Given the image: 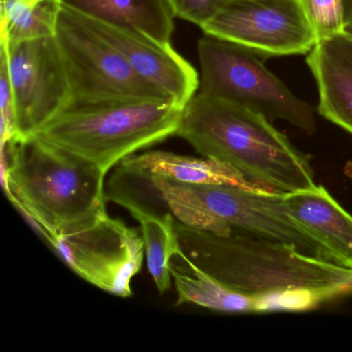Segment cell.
<instances>
[{"label": "cell", "mask_w": 352, "mask_h": 352, "mask_svg": "<svg viewBox=\"0 0 352 352\" xmlns=\"http://www.w3.org/2000/svg\"><path fill=\"white\" fill-rule=\"evenodd\" d=\"M201 30L259 56L308 54L318 42L298 0H236Z\"/></svg>", "instance_id": "cell-8"}, {"label": "cell", "mask_w": 352, "mask_h": 352, "mask_svg": "<svg viewBox=\"0 0 352 352\" xmlns=\"http://www.w3.org/2000/svg\"><path fill=\"white\" fill-rule=\"evenodd\" d=\"M15 94L16 137H34L71 104L67 69L55 36L0 41Z\"/></svg>", "instance_id": "cell-9"}, {"label": "cell", "mask_w": 352, "mask_h": 352, "mask_svg": "<svg viewBox=\"0 0 352 352\" xmlns=\"http://www.w3.org/2000/svg\"><path fill=\"white\" fill-rule=\"evenodd\" d=\"M182 109L166 100L71 104L34 137L108 173L135 152L176 135Z\"/></svg>", "instance_id": "cell-4"}, {"label": "cell", "mask_w": 352, "mask_h": 352, "mask_svg": "<svg viewBox=\"0 0 352 352\" xmlns=\"http://www.w3.org/2000/svg\"><path fill=\"white\" fill-rule=\"evenodd\" d=\"M236 0H168L175 18L203 28L218 12Z\"/></svg>", "instance_id": "cell-21"}, {"label": "cell", "mask_w": 352, "mask_h": 352, "mask_svg": "<svg viewBox=\"0 0 352 352\" xmlns=\"http://www.w3.org/2000/svg\"><path fill=\"white\" fill-rule=\"evenodd\" d=\"M133 217L141 224L148 270L158 292L164 294L172 285L170 261L180 248L175 226L176 218L172 213L137 214Z\"/></svg>", "instance_id": "cell-18"}, {"label": "cell", "mask_w": 352, "mask_h": 352, "mask_svg": "<svg viewBox=\"0 0 352 352\" xmlns=\"http://www.w3.org/2000/svg\"><path fill=\"white\" fill-rule=\"evenodd\" d=\"M1 145L16 137V102L5 51L0 48Z\"/></svg>", "instance_id": "cell-20"}, {"label": "cell", "mask_w": 352, "mask_h": 352, "mask_svg": "<svg viewBox=\"0 0 352 352\" xmlns=\"http://www.w3.org/2000/svg\"><path fill=\"white\" fill-rule=\"evenodd\" d=\"M63 7V0H5L0 10V41L17 43L55 36Z\"/></svg>", "instance_id": "cell-17"}, {"label": "cell", "mask_w": 352, "mask_h": 352, "mask_svg": "<svg viewBox=\"0 0 352 352\" xmlns=\"http://www.w3.org/2000/svg\"><path fill=\"white\" fill-rule=\"evenodd\" d=\"M122 162L145 172L188 184H224L263 189L247 180L234 168L209 158L178 155L166 151H150L129 156Z\"/></svg>", "instance_id": "cell-16"}, {"label": "cell", "mask_w": 352, "mask_h": 352, "mask_svg": "<svg viewBox=\"0 0 352 352\" xmlns=\"http://www.w3.org/2000/svg\"><path fill=\"white\" fill-rule=\"evenodd\" d=\"M80 16L120 53L142 79L164 92L175 104L183 108L199 91V74L170 43L160 42L135 28Z\"/></svg>", "instance_id": "cell-11"}, {"label": "cell", "mask_w": 352, "mask_h": 352, "mask_svg": "<svg viewBox=\"0 0 352 352\" xmlns=\"http://www.w3.org/2000/svg\"><path fill=\"white\" fill-rule=\"evenodd\" d=\"M63 261L92 285L121 298L133 294L131 280L141 271L142 234L107 214L84 230L49 241Z\"/></svg>", "instance_id": "cell-10"}, {"label": "cell", "mask_w": 352, "mask_h": 352, "mask_svg": "<svg viewBox=\"0 0 352 352\" xmlns=\"http://www.w3.org/2000/svg\"><path fill=\"white\" fill-rule=\"evenodd\" d=\"M344 34H346V36L352 38V18L351 20L348 22L347 25L345 26V30H344Z\"/></svg>", "instance_id": "cell-22"}, {"label": "cell", "mask_w": 352, "mask_h": 352, "mask_svg": "<svg viewBox=\"0 0 352 352\" xmlns=\"http://www.w3.org/2000/svg\"><path fill=\"white\" fill-rule=\"evenodd\" d=\"M178 300L176 305L195 304L219 312L256 313L257 302L224 285L189 261L181 249L170 263Z\"/></svg>", "instance_id": "cell-15"}, {"label": "cell", "mask_w": 352, "mask_h": 352, "mask_svg": "<svg viewBox=\"0 0 352 352\" xmlns=\"http://www.w3.org/2000/svg\"><path fill=\"white\" fill-rule=\"evenodd\" d=\"M151 177L170 213L184 226L218 234H228L234 228L327 259L316 241L288 213L285 193Z\"/></svg>", "instance_id": "cell-5"}, {"label": "cell", "mask_w": 352, "mask_h": 352, "mask_svg": "<svg viewBox=\"0 0 352 352\" xmlns=\"http://www.w3.org/2000/svg\"><path fill=\"white\" fill-rule=\"evenodd\" d=\"M318 41L344 34L352 18V0H298Z\"/></svg>", "instance_id": "cell-19"}, {"label": "cell", "mask_w": 352, "mask_h": 352, "mask_svg": "<svg viewBox=\"0 0 352 352\" xmlns=\"http://www.w3.org/2000/svg\"><path fill=\"white\" fill-rule=\"evenodd\" d=\"M67 9L98 21L135 28L170 43L175 16L168 0H63Z\"/></svg>", "instance_id": "cell-14"}, {"label": "cell", "mask_w": 352, "mask_h": 352, "mask_svg": "<svg viewBox=\"0 0 352 352\" xmlns=\"http://www.w3.org/2000/svg\"><path fill=\"white\" fill-rule=\"evenodd\" d=\"M176 135L267 190L289 193L315 185L309 158L267 117L239 104L197 92L183 107Z\"/></svg>", "instance_id": "cell-3"}, {"label": "cell", "mask_w": 352, "mask_h": 352, "mask_svg": "<svg viewBox=\"0 0 352 352\" xmlns=\"http://www.w3.org/2000/svg\"><path fill=\"white\" fill-rule=\"evenodd\" d=\"M71 86V104L170 98L142 79L81 16L65 6L55 34Z\"/></svg>", "instance_id": "cell-7"}, {"label": "cell", "mask_w": 352, "mask_h": 352, "mask_svg": "<svg viewBox=\"0 0 352 352\" xmlns=\"http://www.w3.org/2000/svg\"><path fill=\"white\" fill-rule=\"evenodd\" d=\"M179 246L197 267L257 302V312H304L352 294V270L296 247L234 230L189 228L176 220Z\"/></svg>", "instance_id": "cell-1"}, {"label": "cell", "mask_w": 352, "mask_h": 352, "mask_svg": "<svg viewBox=\"0 0 352 352\" xmlns=\"http://www.w3.org/2000/svg\"><path fill=\"white\" fill-rule=\"evenodd\" d=\"M3 1H5V0H0V3H3Z\"/></svg>", "instance_id": "cell-23"}, {"label": "cell", "mask_w": 352, "mask_h": 352, "mask_svg": "<svg viewBox=\"0 0 352 352\" xmlns=\"http://www.w3.org/2000/svg\"><path fill=\"white\" fill-rule=\"evenodd\" d=\"M318 89V112L352 135V38L318 41L307 56Z\"/></svg>", "instance_id": "cell-13"}, {"label": "cell", "mask_w": 352, "mask_h": 352, "mask_svg": "<svg viewBox=\"0 0 352 352\" xmlns=\"http://www.w3.org/2000/svg\"><path fill=\"white\" fill-rule=\"evenodd\" d=\"M197 55L199 94L244 107L270 121H287L308 135L316 131L312 108L272 74L256 53L205 34L197 44Z\"/></svg>", "instance_id": "cell-6"}, {"label": "cell", "mask_w": 352, "mask_h": 352, "mask_svg": "<svg viewBox=\"0 0 352 352\" xmlns=\"http://www.w3.org/2000/svg\"><path fill=\"white\" fill-rule=\"evenodd\" d=\"M294 221L321 247L327 261L352 270V215L322 186L284 195Z\"/></svg>", "instance_id": "cell-12"}, {"label": "cell", "mask_w": 352, "mask_h": 352, "mask_svg": "<svg viewBox=\"0 0 352 352\" xmlns=\"http://www.w3.org/2000/svg\"><path fill=\"white\" fill-rule=\"evenodd\" d=\"M1 149L10 199L48 242L108 214L107 173L94 162L36 137L13 138Z\"/></svg>", "instance_id": "cell-2"}]
</instances>
